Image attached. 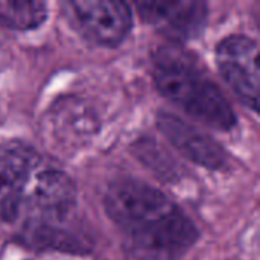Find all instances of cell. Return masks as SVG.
<instances>
[{
    "label": "cell",
    "mask_w": 260,
    "mask_h": 260,
    "mask_svg": "<svg viewBox=\"0 0 260 260\" xmlns=\"http://www.w3.org/2000/svg\"><path fill=\"white\" fill-rule=\"evenodd\" d=\"M104 204L137 260L181 259L198 239V230L184 212L161 190L143 181H114Z\"/></svg>",
    "instance_id": "1"
},
{
    "label": "cell",
    "mask_w": 260,
    "mask_h": 260,
    "mask_svg": "<svg viewBox=\"0 0 260 260\" xmlns=\"http://www.w3.org/2000/svg\"><path fill=\"white\" fill-rule=\"evenodd\" d=\"M152 78L158 91L203 125L230 131L238 117L219 87L198 62L175 47H161L154 55Z\"/></svg>",
    "instance_id": "2"
},
{
    "label": "cell",
    "mask_w": 260,
    "mask_h": 260,
    "mask_svg": "<svg viewBox=\"0 0 260 260\" xmlns=\"http://www.w3.org/2000/svg\"><path fill=\"white\" fill-rule=\"evenodd\" d=\"M67 9L76 29L99 46H119L133 27L131 8L120 0H76Z\"/></svg>",
    "instance_id": "3"
},
{
    "label": "cell",
    "mask_w": 260,
    "mask_h": 260,
    "mask_svg": "<svg viewBox=\"0 0 260 260\" xmlns=\"http://www.w3.org/2000/svg\"><path fill=\"white\" fill-rule=\"evenodd\" d=\"M257 59V43L245 35H230L216 47V64L224 81L239 101L254 113L259 110Z\"/></svg>",
    "instance_id": "4"
},
{
    "label": "cell",
    "mask_w": 260,
    "mask_h": 260,
    "mask_svg": "<svg viewBox=\"0 0 260 260\" xmlns=\"http://www.w3.org/2000/svg\"><path fill=\"white\" fill-rule=\"evenodd\" d=\"M75 203L76 189L72 178L58 168H40L38 165L23 203L37 215V221L27 224V227H55L53 222L66 218Z\"/></svg>",
    "instance_id": "5"
},
{
    "label": "cell",
    "mask_w": 260,
    "mask_h": 260,
    "mask_svg": "<svg viewBox=\"0 0 260 260\" xmlns=\"http://www.w3.org/2000/svg\"><path fill=\"white\" fill-rule=\"evenodd\" d=\"M94 111L82 101L66 96L52 104L43 119V133L53 148L72 151L88 143L98 133Z\"/></svg>",
    "instance_id": "6"
},
{
    "label": "cell",
    "mask_w": 260,
    "mask_h": 260,
    "mask_svg": "<svg viewBox=\"0 0 260 260\" xmlns=\"http://www.w3.org/2000/svg\"><path fill=\"white\" fill-rule=\"evenodd\" d=\"M38 165L40 158L30 146L20 142L0 145V219L18 216Z\"/></svg>",
    "instance_id": "7"
},
{
    "label": "cell",
    "mask_w": 260,
    "mask_h": 260,
    "mask_svg": "<svg viewBox=\"0 0 260 260\" xmlns=\"http://www.w3.org/2000/svg\"><path fill=\"white\" fill-rule=\"evenodd\" d=\"M142 18L175 41L198 37L207 23V3L200 0H143L136 3Z\"/></svg>",
    "instance_id": "8"
},
{
    "label": "cell",
    "mask_w": 260,
    "mask_h": 260,
    "mask_svg": "<svg viewBox=\"0 0 260 260\" xmlns=\"http://www.w3.org/2000/svg\"><path fill=\"white\" fill-rule=\"evenodd\" d=\"M157 126L172 146L195 165L210 171H221L227 166L225 149L195 125L172 113L161 111L157 116Z\"/></svg>",
    "instance_id": "9"
},
{
    "label": "cell",
    "mask_w": 260,
    "mask_h": 260,
    "mask_svg": "<svg viewBox=\"0 0 260 260\" xmlns=\"http://www.w3.org/2000/svg\"><path fill=\"white\" fill-rule=\"evenodd\" d=\"M47 6L38 0L0 2V24L15 30L35 29L44 23Z\"/></svg>",
    "instance_id": "10"
}]
</instances>
